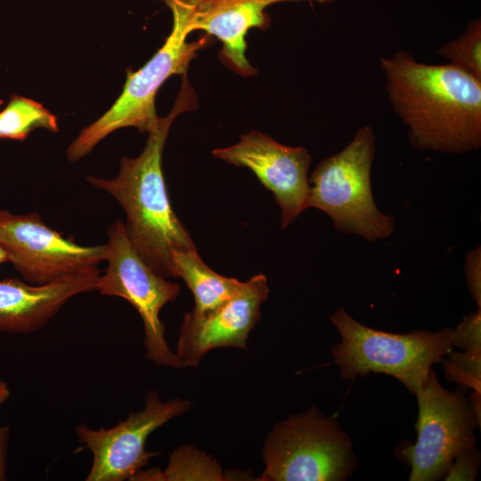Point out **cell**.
<instances>
[{"label":"cell","instance_id":"9c48e42d","mask_svg":"<svg viewBox=\"0 0 481 481\" xmlns=\"http://www.w3.org/2000/svg\"><path fill=\"white\" fill-rule=\"evenodd\" d=\"M0 244L8 262L31 284L94 269L105 260V244L81 246L47 226L37 213L0 210Z\"/></svg>","mask_w":481,"mask_h":481},{"label":"cell","instance_id":"4fadbf2b","mask_svg":"<svg viewBox=\"0 0 481 481\" xmlns=\"http://www.w3.org/2000/svg\"><path fill=\"white\" fill-rule=\"evenodd\" d=\"M290 1L331 4L335 0H183L192 32L201 30L222 43L221 61L241 77L257 72L246 57V35L250 29H266L271 19L265 9Z\"/></svg>","mask_w":481,"mask_h":481},{"label":"cell","instance_id":"7a4b0ae2","mask_svg":"<svg viewBox=\"0 0 481 481\" xmlns=\"http://www.w3.org/2000/svg\"><path fill=\"white\" fill-rule=\"evenodd\" d=\"M198 98L182 75V85L170 112L150 131L142 153L122 158L118 175L102 179L89 175L92 185L110 193L125 210L128 239L141 257L160 276L174 277L175 252L196 249L189 232L175 214L162 170V153L175 118L196 109Z\"/></svg>","mask_w":481,"mask_h":481},{"label":"cell","instance_id":"ac0fdd59","mask_svg":"<svg viewBox=\"0 0 481 481\" xmlns=\"http://www.w3.org/2000/svg\"><path fill=\"white\" fill-rule=\"evenodd\" d=\"M436 53L448 64L481 80V19L471 20L458 37Z\"/></svg>","mask_w":481,"mask_h":481},{"label":"cell","instance_id":"9a60e30c","mask_svg":"<svg viewBox=\"0 0 481 481\" xmlns=\"http://www.w3.org/2000/svg\"><path fill=\"white\" fill-rule=\"evenodd\" d=\"M173 275L182 278L192 290L197 314L209 312L234 296L243 282L214 272L198 254L197 249L176 251L172 257Z\"/></svg>","mask_w":481,"mask_h":481},{"label":"cell","instance_id":"8992f818","mask_svg":"<svg viewBox=\"0 0 481 481\" xmlns=\"http://www.w3.org/2000/svg\"><path fill=\"white\" fill-rule=\"evenodd\" d=\"M262 458V481H345L358 464L349 436L315 406L275 424Z\"/></svg>","mask_w":481,"mask_h":481},{"label":"cell","instance_id":"2e32d148","mask_svg":"<svg viewBox=\"0 0 481 481\" xmlns=\"http://www.w3.org/2000/svg\"><path fill=\"white\" fill-rule=\"evenodd\" d=\"M225 480L222 469L212 457L189 445L175 450L163 471L140 470L133 480Z\"/></svg>","mask_w":481,"mask_h":481},{"label":"cell","instance_id":"e0dca14e","mask_svg":"<svg viewBox=\"0 0 481 481\" xmlns=\"http://www.w3.org/2000/svg\"><path fill=\"white\" fill-rule=\"evenodd\" d=\"M58 132L56 117L31 99L12 95L0 112V140H25L37 128Z\"/></svg>","mask_w":481,"mask_h":481},{"label":"cell","instance_id":"d6986e66","mask_svg":"<svg viewBox=\"0 0 481 481\" xmlns=\"http://www.w3.org/2000/svg\"><path fill=\"white\" fill-rule=\"evenodd\" d=\"M445 356L447 357L443 358L441 363L446 379L481 394V352L451 350Z\"/></svg>","mask_w":481,"mask_h":481},{"label":"cell","instance_id":"ffe728a7","mask_svg":"<svg viewBox=\"0 0 481 481\" xmlns=\"http://www.w3.org/2000/svg\"><path fill=\"white\" fill-rule=\"evenodd\" d=\"M452 344L464 351L481 352V308L464 316L452 329Z\"/></svg>","mask_w":481,"mask_h":481},{"label":"cell","instance_id":"7c38bea8","mask_svg":"<svg viewBox=\"0 0 481 481\" xmlns=\"http://www.w3.org/2000/svg\"><path fill=\"white\" fill-rule=\"evenodd\" d=\"M269 293L263 273L243 282L240 289L218 307L203 314H185L180 326L176 356L186 366H198L216 347L247 349L249 335L260 319L261 305Z\"/></svg>","mask_w":481,"mask_h":481},{"label":"cell","instance_id":"5bb4252c","mask_svg":"<svg viewBox=\"0 0 481 481\" xmlns=\"http://www.w3.org/2000/svg\"><path fill=\"white\" fill-rule=\"evenodd\" d=\"M99 276L94 268L40 285L1 280L0 331L24 334L41 329L72 298L95 290Z\"/></svg>","mask_w":481,"mask_h":481},{"label":"cell","instance_id":"cb8c5ba5","mask_svg":"<svg viewBox=\"0 0 481 481\" xmlns=\"http://www.w3.org/2000/svg\"><path fill=\"white\" fill-rule=\"evenodd\" d=\"M11 391L6 382L0 379V408L4 402L9 398Z\"/></svg>","mask_w":481,"mask_h":481},{"label":"cell","instance_id":"3957f363","mask_svg":"<svg viewBox=\"0 0 481 481\" xmlns=\"http://www.w3.org/2000/svg\"><path fill=\"white\" fill-rule=\"evenodd\" d=\"M341 340L331 349L342 379L354 380L383 373L411 393L420 388L434 363L452 350V328L397 334L378 330L354 319L343 307L330 317Z\"/></svg>","mask_w":481,"mask_h":481},{"label":"cell","instance_id":"ba28073f","mask_svg":"<svg viewBox=\"0 0 481 481\" xmlns=\"http://www.w3.org/2000/svg\"><path fill=\"white\" fill-rule=\"evenodd\" d=\"M103 275L99 276L95 290L104 296L128 301L140 314L144 327L146 357L158 365L185 367L169 348L165 326L159 318L162 307L176 299L180 286L158 274L131 244L125 224L118 220L108 231Z\"/></svg>","mask_w":481,"mask_h":481},{"label":"cell","instance_id":"d4e9b609","mask_svg":"<svg viewBox=\"0 0 481 481\" xmlns=\"http://www.w3.org/2000/svg\"><path fill=\"white\" fill-rule=\"evenodd\" d=\"M6 262H8L7 254L0 244V265Z\"/></svg>","mask_w":481,"mask_h":481},{"label":"cell","instance_id":"7402d4cb","mask_svg":"<svg viewBox=\"0 0 481 481\" xmlns=\"http://www.w3.org/2000/svg\"><path fill=\"white\" fill-rule=\"evenodd\" d=\"M465 273L469 293L478 308H481V249L477 247L466 256Z\"/></svg>","mask_w":481,"mask_h":481},{"label":"cell","instance_id":"5b68a950","mask_svg":"<svg viewBox=\"0 0 481 481\" xmlns=\"http://www.w3.org/2000/svg\"><path fill=\"white\" fill-rule=\"evenodd\" d=\"M376 135L371 126L357 129L340 151L321 160L311 176L310 208L326 213L335 229L370 242L391 236L395 218L379 211L371 190Z\"/></svg>","mask_w":481,"mask_h":481},{"label":"cell","instance_id":"603a6c76","mask_svg":"<svg viewBox=\"0 0 481 481\" xmlns=\"http://www.w3.org/2000/svg\"><path fill=\"white\" fill-rule=\"evenodd\" d=\"M10 428L0 425V481L7 478V451L9 445Z\"/></svg>","mask_w":481,"mask_h":481},{"label":"cell","instance_id":"484cf974","mask_svg":"<svg viewBox=\"0 0 481 481\" xmlns=\"http://www.w3.org/2000/svg\"><path fill=\"white\" fill-rule=\"evenodd\" d=\"M2 104H3V101H2V100H0V106H1Z\"/></svg>","mask_w":481,"mask_h":481},{"label":"cell","instance_id":"52a82bcc","mask_svg":"<svg viewBox=\"0 0 481 481\" xmlns=\"http://www.w3.org/2000/svg\"><path fill=\"white\" fill-rule=\"evenodd\" d=\"M415 395L417 440L403 443L398 457L411 467L410 481L444 479L455 457L477 446L481 420L470 400L443 387L432 369Z\"/></svg>","mask_w":481,"mask_h":481},{"label":"cell","instance_id":"8fae6325","mask_svg":"<svg viewBox=\"0 0 481 481\" xmlns=\"http://www.w3.org/2000/svg\"><path fill=\"white\" fill-rule=\"evenodd\" d=\"M214 157L250 169L269 190L281 208V227L286 228L310 208L308 169L312 161L303 146H287L257 130L240 135L231 146L212 151Z\"/></svg>","mask_w":481,"mask_h":481},{"label":"cell","instance_id":"44dd1931","mask_svg":"<svg viewBox=\"0 0 481 481\" xmlns=\"http://www.w3.org/2000/svg\"><path fill=\"white\" fill-rule=\"evenodd\" d=\"M479 466L480 452L476 446L455 457L444 480L473 481L478 475Z\"/></svg>","mask_w":481,"mask_h":481},{"label":"cell","instance_id":"277c9868","mask_svg":"<svg viewBox=\"0 0 481 481\" xmlns=\"http://www.w3.org/2000/svg\"><path fill=\"white\" fill-rule=\"evenodd\" d=\"M170 9L172 30L164 45L138 70H127L123 91L112 107L92 125L85 127L70 143L67 157L77 161L113 131L134 126L141 132H150L159 118L155 108L157 92L173 75L187 73L190 63L205 47L208 35L200 40L188 42L192 33L187 9L183 0H160Z\"/></svg>","mask_w":481,"mask_h":481},{"label":"cell","instance_id":"30bf717a","mask_svg":"<svg viewBox=\"0 0 481 481\" xmlns=\"http://www.w3.org/2000/svg\"><path fill=\"white\" fill-rule=\"evenodd\" d=\"M191 404V401L182 398L162 402L157 392L149 391L143 409L131 412L114 427L94 429L86 424L78 425L76 435L93 455L86 480H133L157 454L145 450L149 436L174 417L184 413Z\"/></svg>","mask_w":481,"mask_h":481},{"label":"cell","instance_id":"6da1fadb","mask_svg":"<svg viewBox=\"0 0 481 481\" xmlns=\"http://www.w3.org/2000/svg\"><path fill=\"white\" fill-rule=\"evenodd\" d=\"M385 90L412 147L463 154L481 147V80L399 50L379 59Z\"/></svg>","mask_w":481,"mask_h":481}]
</instances>
